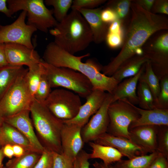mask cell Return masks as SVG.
<instances>
[{"mask_svg": "<svg viewBox=\"0 0 168 168\" xmlns=\"http://www.w3.org/2000/svg\"><path fill=\"white\" fill-rule=\"evenodd\" d=\"M131 18L119 54L107 65L102 66V73L112 76L124 62L136 55L143 54L142 47L153 34L168 29V20L161 15L148 12L132 0Z\"/></svg>", "mask_w": 168, "mask_h": 168, "instance_id": "obj_1", "label": "cell"}, {"mask_svg": "<svg viewBox=\"0 0 168 168\" xmlns=\"http://www.w3.org/2000/svg\"><path fill=\"white\" fill-rule=\"evenodd\" d=\"M87 53L76 56L66 51L54 42L49 43L44 52L43 58L46 63L57 67L69 68L86 77L91 82L93 89L103 91L108 81V77L100 72L101 66L91 59L83 63L82 59L90 56Z\"/></svg>", "mask_w": 168, "mask_h": 168, "instance_id": "obj_2", "label": "cell"}, {"mask_svg": "<svg viewBox=\"0 0 168 168\" xmlns=\"http://www.w3.org/2000/svg\"><path fill=\"white\" fill-rule=\"evenodd\" d=\"M54 42L62 49L73 54L86 49L93 41L89 26L81 14L72 9L61 22L49 30Z\"/></svg>", "mask_w": 168, "mask_h": 168, "instance_id": "obj_3", "label": "cell"}, {"mask_svg": "<svg viewBox=\"0 0 168 168\" xmlns=\"http://www.w3.org/2000/svg\"><path fill=\"white\" fill-rule=\"evenodd\" d=\"M33 125L45 148L62 154L60 133L63 121L55 117L44 103L34 98L30 108Z\"/></svg>", "mask_w": 168, "mask_h": 168, "instance_id": "obj_4", "label": "cell"}, {"mask_svg": "<svg viewBox=\"0 0 168 168\" xmlns=\"http://www.w3.org/2000/svg\"><path fill=\"white\" fill-rule=\"evenodd\" d=\"M42 64L51 88L63 87L85 98L93 89L89 79L79 72L68 68L55 67L43 60Z\"/></svg>", "mask_w": 168, "mask_h": 168, "instance_id": "obj_5", "label": "cell"}, {"mask_svg": "<svg viewBox=\"0 0 168 168\" xmlns=\"http://www.w3.org/2000/svg\"><path fill=\"white\" fill-rule=\"evenodd\" d=\"M7 3L12 15L20 10L26 11L27 24L43 32L47 33L58 22L53 16V10L47 8L43 0H7Z\"/></svg>", "mask_w": 168, "mask_h": 168, "instance_id": "obj_6", "label": "cell"}, {"mask_svg": "<svg viewBox=\"0 0 168 168\" xmlns=\"http://www.w3.org/2000/svg\"><path fill=\"white\" fill-rule=\"evenodd\" d=\"M28 71L17 77L0 100V114L4 118L30 110L34 97L26 79Z\"/></svg>", "mask_w": 168, "mask_h": 168, "instance_id": "obj_7", "label": "cell"}, {"mask_svg": "<svg viewBox=\"0 0 168 168\" xmlns=\"http://www.w3.org/2000/svg\"><path fill=\"white\" fill-rule=\"evenodd\" d=\"M108 114L109 122L107 133L130 139V125L140 117L133 105L126 100H117L110 105Z\"/></svg>", "mask_w": 168, "mask_h": 168, "instance_id": "obj_8", "label": "cell"}, {"mask_svg": "<svg viewBox=\"0 0 168 168\" xmlns=\"http://www.w3.org/2000/svg\"><path fill=\"white\" fill-rule=\"evenodd\" d=\"M44 104L55 117L62 120L75 117L82 105L78 94L64 88L52 91Z\"/></svg>", "mask_w": 168, "mask_h": 168, "instance_id": "obj_9", "label": "cell"}, {"mask_svg": "<svg viewBox=\"0 0 168 168\" xmlns=\"http://www.w3.org/2000/svg\"><path fill=\"white\" fill-rule=\"evenodd\" d=\"M142 47L152 69L159 80L168 75V32L162 33Z\"/></svg>", "mask_w": 168, "mask_h": 168, "instance_id": "obj_10", "label": "cell"}, {"mask_svg": "<svg viewBox=\"0 0 168 168\" xmlns=\"http://www.w3.org/2000/svg\"><path fill=\"white\" fill-rule=\"evenodd\" d=\"M27 12L22 11L17 19L11 24L0 25V43H14L33 49L31 38L37 30L34 26L26 23Z\"/></svg>", "mask_w": 168, "mask_h": 168, "instance_id": "obj_11", "label": "cell"}, {"mask_svg": "<svg viewBox=\"0 0 168 168\" xmlns=\"http://www.w3.org/2000/svg\"><path fill=\"white\" fill-rule=\"evenodd\" d=\"M112 99V94L107 93L100 108L82 128L81 134L84 143L94 141L107 133L109 122L108 109Z\"/></svg>", "mask_w": 168, "mask_h": 168, "instance_id": "obj_12", "label": "cell"}, {"mask_svg": "<svg viewBox=\"0 0 168 168\" xmlns=\"http://www.w3.org/2000/svg\"><path fill=\"white\" fill-rule=\"evenodd\" d=\"M4 121L15 128L24 135L35 152L41 154L44 151L45 147L39 141L35 132L30 117V110L4 118Z\"/></svg>", "mask_w": 168, "mask_h": 168, "instance_id": "obj_13", "label": "cell"}, {"mask_svg": "<svg viewBox=\"0 0 168 168\" xmlns=\"http://www.w3.org/2000/svg\"><path fill=\"white\" fill-rule=\"evenodd\" d=\"M4 44L6 58L9 64L26 65L29 68L40 63L43 60L34 48L14 43Z\"/></svg>", "mask_w": 168, "mask_h": 168, "instance_id": "obj_14", "label": "cell"}, {"mask_svg": "<svg viewBox=\"0 0 168 168\" xmlns=\"http://www.w3.org/2000/svg\"><path fill=\"white\" fill-rule=\"evenodd\" d=\"M82 128L77 125L64 122L61 129L62 153L73 159H75L84 146L81 134Z\"/></svg>", "mask_w": 168, "mask_h": 168, "instance_id": "obj_15", "label": "cell"}, {"mask_svg": "<svg viewBox=\"0 0 168 168\" xmlns=\"http://www.w3.org/2000/svg\"><path fill=\"white\" fill-rule=\"evenodd\" d=\"M107 94V93L105 92L93 89L86 98V102L82 105L76 116L69 120H63V122L82 128L88 122L90 117L100 108Z\"/></svg>", "mask_w": 168, "mask_h": 168, "instance_id": "obj_16", "label": "cell"}, {"mask_svg": "<svg viewBox=\"0 0 168 168\" xmlns=\"http://www.w3.org/2000/svg\"><path fill=\"white\" fill-rule=\"evenodd\" d=\"M94 142L114 147L119 151L123 156L127 157L128 159L148 154L143 149L130 140L115 136L107 133L99 137Z\"/></svg>", "mask_w": 168, "mask_h": 168, "instance_id": "obj_17", "label": "cell"}, {"mask_svg": "<svg viewBox=\"0 0 168 168\" xmlns=\"http://www.w3.org/2000/svg\"><path fill=\"white\" fill-rule=\"evenodd\" d=\"M159 126H141L130 129V140L143 149L147 153L156 151L157 134Z\"/></svg>", "mask_w": 168, "mask_h": 168, "instance_id": "obj_18", "label": "cell"}, {"mask_svg": "<svg viewBox=\"0 0 168 168\" xmlns=\"http://www.w3.org/2000/svg\"><path fill=\"white\" fill-rule=\"evenodd\" d=\"M76 10L81 14L88 23L92 33L93 41L96 44H100L105 40L109 24L104 22L101 19L102 8Z\"/></svg>", "mask_w": 168, "mask_h": 168, "instance_id": "obj_19", "label": "cell"}, {"mask_svg": "<svg viewBox=\"0 0 168 168\" xmlns=\"http://www.w3.org/2000/svg\"><path fill=\"white\" fill-rule=\"evenodd\" d=\"M145 63L136 75L125 79L118 84L112 95V102L126 100L133 105H138L137 88L139 78L144 70Z\"/></svg>", "mask_w": 168, "mask_h": 168, "instance_id": "obj_20", "label": "cell"}, {"mask_svg": "<svg viewBox=\"0 0 168 168\" xmlns=\"http://www.w3.org/2000/svg\"><path fill=\"white\" fill-rule=\"evenodd\" d=\"M133 105L139 114L140 117L131 123L129 130L141 126H168V109L154 108L147 110Z\"/></svg>", "mask_w": 168, "mask_h": 168, "instance_id": "obj_21", "label": "cell"}, {"mask_svg": "<svg viewBox=\"0 0 168 168\" xmlns=\"http://www.w3.org/2000/svg\"><path fill=\"white\" fill-rule=\"evenodd\" d=\"M0 142L2 147L7 144L17 145L23 147L27 152H35L24 135L15 128L5 122L0 127Z\"/></svg>", "mask_w": 168, "mask_h": 168, "instance_id": "obj_22", "label": "cell"}, {"mask_svg": "<svg viewBox=\"0 0 168 168\" xmlns=\"http://www.w3.org/2000/svg\"><path fill=\"white\" fill-rule=\"evenodd\" d=\"M148 61V58L144 54L135 55L123 63L112 76L120 82L124 79L136 75Z\"/></svg>", "mask_w": 168, "mask_h": 168, "instance_id": "obj_23", "label": "cell"}, {"mask_svg": "<svg viewBox=\"0 0 168 168\" xmlns=\"http://www.w3.org/2000/svg\"><path fill=\"white\" fill-rule=\"evenodd\" d=\"M92 149V152L89 154V158H99L103 161V164L109 166L116 162L124 156L117 149L112 147L100 145L94 142H88Z\"/></svg>", "mask_w": 168, "mask_h": 168, "instance_id": "obj_24", "label": "cell"}, {"mask_svg": "<svg viewBox=\"0 0 168 168\" xmlns=\"http://www.w3.org/2000/svg\"><path fill=\"white\" fill-rule=\"evenodd\" d=\"M28 70L23 66L9 64L0 67V100L17 77Z\"/></svg>", "mask_w": 168, "mask_h": 168, "instance_id": "obj_25", "label": "cell"}, {"mask_svg": "<svg viewBox=\"0 0 168 168\" xmlns=\"http://www.w3.org/2000/svg\"><path fill=\"white\" fill-rule=\"evenodd\" d=\"M159 153L156 151L148 155L138 156L127 160L121 159L113 166L114 168H149Z\"/></svg>", "mask_w": 168, "mask_h": 168, "instance_id": "obj_26", "label": "cell"}, {"mask_svg": "<svg viewBox=\"0 0 168 168\" xmlns=\"http://www.w3.org/2000/svg\"><path fill=\"white\" fill-rule=\"evenodd\" d=\"M139 81L144 82L148 87L153 97L154 106L160 91V81L154 72L150 61L145 63L144 70L141 75Z\"/></svg>", "mask_w": 168, "mask_h": 168, "instance_id": "obj_27", "label": "cell"}, {"mask_svg": "<svg viewBox=\"0 0 168 168\" xmlns=\"http://www.w3.org/2000/svg\"><path fill=\"white\" fill-rule=\"evenodd\" d=\"M41 155L35 152H27L21 157L9 160L5 167L6 168H33Z\"/></svg>", "mask_w": 168, "mask_h": 168, "instance_id": "obj_28", "label": "cell"}, {"mask_svg": "<svg viewBox=\"0 0 168 168\" xmlns=\"http://www.w3.org/2000/svg\"><path fill=\"white\" fill-rule=\"evenodd\" d=\"M28 68L26 75V79L29 91L34 97L42 75L44 73V67L42 61Z\"/></svg>", "mask_w": 168, "mask_h": 168, "instance_id": "obj_29", "label": "cell"}, {"mask_svg": "<svg viewBox=\"0 0 168 168\" xmlns=\"http://www.w3.org/2000/svg\"><path fill=\"white\" fill-rule=\"evenodd\" d=\"M137 94L139 108L150 110L154 108V100L152 92L147 84L139 81L137 88Z\"/></svg>", "mask_w": 168, "mask_h": 168, "instance_id": "obj_30", "label": "cell"}, {"mask_svg": "<svg viewBox=\"0 0 168 168\" xmlns=\"http://www.w3.org/2000/svg\"><path fill=\"white\" fill-rule=\"evenodd\" d=\"M72 0H45V5L54 7L53 14L54 18L58 22L62 21L68 14L69 9L71 7Z\"/></svg>", "mask_w": 168, "mask_h": 168, "instance_id": "obj_31", "label": "cell"}, {"mask_svg": "<svg viewBox=\"0 0 168 168\" xmlns=\"http://www.w3.org/2000/svg\"><path fill=\"white\" fill-rule=\"evenodd\" d=\"M132 2L131 0H110L107 7L112 9L115 12L118 19L121 21L127 16Z\"/></svg>", "mask_w": 168, "mask_h": 168, "instance_id": "obj_32", "label": "cell"}, {"mask_svg": "<svg viewBox=\"0 0 168 168\" xmlns=\"http://www.w3.org/2000/svg\"><path fill=\"white\" fill-rule=\"evenodd\" d=\"M160 91L154 109H168V75L160 80Z\"/></svg>", "mask_w": 168, "mask_h": 168, "instance_id": "obj_33", "label": "cell"}, {"mask_svg": "<svg viewBox=\"0 0 168 168\" xmlns=\"http://www.w3.org/2000/svg\"><path fill=\"white\" fill-rule=\"evenodd\" d=\"M157 144V151L168 159V126L158 127Z\"/></svg>", "mask_w": 168, "mask_h": 168, "instance_id": "obj_34", "label": "cell"}, {"mask_svg": "<svg viewBox=\"0 0 168 168\" xmlns=\"http://www.w3.org/2000/svg\"><path fill=\"white\" fill-rule=\"evenodd\" d=\"M51 88L50 84L44 73L34 95V99L39 102L44 104L52 91Z\"/></svg>", "mask_w": 168, "mask_h": 168, "instance_id": "obj_35", "label": "cell"}, {"mask_svg": "<svg viewBox=\"0 0 168 168\" xmlns=\"http://www.w3.org/2000/svg\"><path fill=\"white\" fill-rule=\"evenodd\" d=\"M53 168H74L75 160L71 159L63 153L53 152Z\"/></svg>", "mask_w": 168, "mask_h": 168, "instance_id": "obj_36", "label": "cell"}, {"mask_svg": "<svg viewBox=\"0 0 168 168\" xmlns=\"http://www.w3.org/2000/svg\"><path fill=\"white\" fill-rule=\"evenodd\" d=\"M106 0H74L71 8L72 9H91L96 8L104 3Z\"/></svg>", "mask_w": 168, "mask_h": 168, "instance_id": "obj_37", "label": "cell"}, {"mask_svg": "<svg viewBox=\"0 0 168 168\" xmlns=\"http://www.w3.org/2000/svg\"><path fill=\"white\" fill-rule=\"evenodd\" d=\"M53 152L45 148L33 168H53Z\"/></svg>", "mask_w": 168, "mask_h": 168, "instance_id": "obj_38", "label": "cell"}, {"mask_svg": "<svg viewBox=\"0 0 168 168\" xmlns=\"http://www.w3.org/2000/svg\"><path fill=\"white\" fill-rule=\"evenodd\" d=\"M124 38L123 35L108 32L105 40L110 48L115 49L122 45Z\"/></svg>", "mask_w": 168, "mask_h": 168, "instance_id": "obj_39", "label": "cell"}, {"mask_svg": "<svg viewBox=\"0 0 168 168\" xmlns=\"http://www.w3.org/2000/svg\"><path fill=\"white\" fill-rule=\"evenodd\" d=\"M151 12L157 13L168 14V0H155Z\"/></svg>", "mask_w": 168, "mask_h": 168, "instance_id": "obj_40", "label": "cell"}, {"mask_svg": "<svg viewBox=\"0 0 168 168\" xmlns=\"http://www.w3.org/2000/svg\"><path fill=\"white\" fill-rule=\"evenodd\" d=\"M101 17L102 21L108 24L118 19L117 15L115 12L111 8L107 7L102 10Z\"/></svg>", "mask_w": 168, "mask_h": 168, "instance_id": "obj_41", "label": "cell"}, {"mask_svg": "<svg viewBox=\"0 0 168 168\" xmlns=\"http://www.w3.org/2000/svg\"><path fill=\"white\" fill-rule=\"evenodd\" d=\"M149 168H168V159L159 153Z\"/></svg>", "mask_w": 168, "mask_h": 168, "instance_id": "obj_42", "label": "cell"}, {"mask_svg": "<svg viewBox=\"0 0 168 168\" xmlns=\"http://www.w3.org/2000/svg\"><path fill=\"white\" fill-rule=\"evenodd\" d=\"M77 156L79 161V168H90L88 161L90 159L89 153L82 150Z\"/></svg>", "mask_w": 168, "mask_h": 168, "instance_id": "obj_43", "label": "cell"}, {"mask_svg": "<svg viewBox=\"0 0 168 168\" xmlns=\"http://www.w3.org/2000/svg\"><path fill=\"white\" fill-rule=\"evenodd\" d=\"M122 21L117 19L109 25L108 32L124 35Z\"/></svg>", "mask_w": 168, "mask_h": 168, "instance_id": "obj_44", "label": "cell"}, {"mask_svg": "<svg viewBox=\"0 0 168 168\" xmlns=\"http://www.w3.org/2000/svg\"><path fill=\"white\" fill-rule=\"evenodd\" d=\"M155 0H133L137 3L145 10L151 12V9Z\"/></svg>", "mask_w": 168, "mask_h": 168, "instance_id": "obj_45", "label": "cell"}, {"mask_svg": "<svg viewBox=\"0 0 168 168\" xmlns=\"http://www.w3.org/2000/svg\"><path fill=\"white\" fill-rule=\"evenodd\" d=\"M8 64L5 54V44L0 43V67Z\"/></svg>", "mask_w": 168, "mask_h": 168, "instance_id": "obj_46", "label": "cell"}, {"mask_svg": "<svg viewBox=\"0 0 168 168\" xmlns=\"http://www.w3.org/2000/svg\"><path fill=\"white\" fill-rule=\"evenodd\" d=\"M7 0H0V12L3 13L8 17H11L12 15L7 6Z\"/></svg>", "mask_w": 168, "mask_h": 168, "instance_id": "obj_47", "label": "cell"}, {"mask_svg": "<svg viewBox=\"0 0 168 168\" xmlns=\"http://www.w3.org/2000/svg\"><path fill=\"white\" fill-rule=\"evenodd\" d=\"M3 154L6 157L11 159L14 156V152L12 145L7 144L3 147Z\"/></svg>", "mask_w": 168, "mask_h": 168, "instance_id": "obj_48", "label": "cell"}, {"mask_svg": "<svg viewBox=\"0 0 168 168\" xmlns=\"http://www.w3.org/2000/svg\"><path fill=\"white\" fill-rule=\"evenodd\" d=\"M14 156L18 157L23 155L27 151L22 146L17 145H12Z\"/></svg>", "mask_w": 168, "mask_h": 168, "instance_id": "obj_49", "label": "cell"}, {"mask_svg": "<svg viewBox=\"0 0 168 168\" xmlns=\"http://www.w3.org/2000/svg\"><path fill=\"white\" fill-rule=\"evenodd\" d=\"M5 156L3 153V147L0 149V168H4L2 162Z\"/></svg>", "mask_w": 168, "mask_h": 168, "instance_id": "obj_50", "label": "cell"}, {"mask_svg": "<svg viewBox=\"0 0 168 168\" xmlns=\"http://www.w3.org/2000/svg\"><path fill=\"white\" fill-rule=\"evenodd\" d=\"M74 168H79V161L77 156L75 161Z\"/></svg>", "mask_w": 168, "mask_h": 168, "instance_id": "obj_51", "label": "cell"}, {"mask_svg": "<svg viewBox=\"0 0 168 168\" xmlns=\"http://www.w3.org/2000/svg\"><path fill=\"white\" fill-rule=\"evenodd\" d=\"M93 165L94 168H100V163L97 161L95 162Z\"/></svg>", "mask_w": 168, "mask_h": 168, "instance_id": "obj_52", "label": "cell"}, {"mask_svg": "<svg viewBox=\"0 0 168 168\" xmlns=\"http://www.w3.org/2000/svg\"><path fill=\"white\" fill-rule=\"evenodd\" d=\"M4 122V118L0 114V127L2 125Z\"/></svg>", "mask_w": 168, "mask_h": 168, "instance_id": "obj_53", "label": "cell"}, {"mask_svg": "<svg viewBox=\"0 0 168 168\" xmlns=\"http://www.w3.org/2000/svg\"><path fill=\"white\" fill-rule=\"evenodd\" d=\"M100 168H108V166H105L103 162L100 163Z\"/></svg>", "mask_w": 168, "mask_h": 168, "instance_id": "obj_54", "label": "cell"}, {"mask_svg": "<svg viewBox=\"0 0 168 168\" xmlns=\"http://www.w3.org/2000/svg\"><path fill=\"white\" fill-rule=\"evenodd\" d=\"M108 168H114L113 166L111 165L108 166Z\"/></svg>", "mask_w": 168, "mask_h": 168, "instance_id": "obj_55", "label": "cell"}, {"mask_svg": "<svg viewBox=\"0 0 168 168\" xmlns=\"http://www.w3.org/2000/svg\"><path fill=\"white\" fill-rule=\"evenodd\" d=\"M2 145L0 142V149L2 147Z\"/></svg>", "mask_w": 168, "mask_h": 168, "instance_id": "obj_56", "label": "cell"}, {"mask_svg": "<svg viewBox=\"0 0 168 168\" xmlns=\"http://www.w3.org/2000/svg\"><path fill=\"white\" fill-rule=\"evenodd\" d=\"M4 168H6V167L5 166H4Z\"/></svg>", "mask_w": 168, "mask_h": 168, "instance_id": "obj_57", "label": "cell"}]
</instances>
